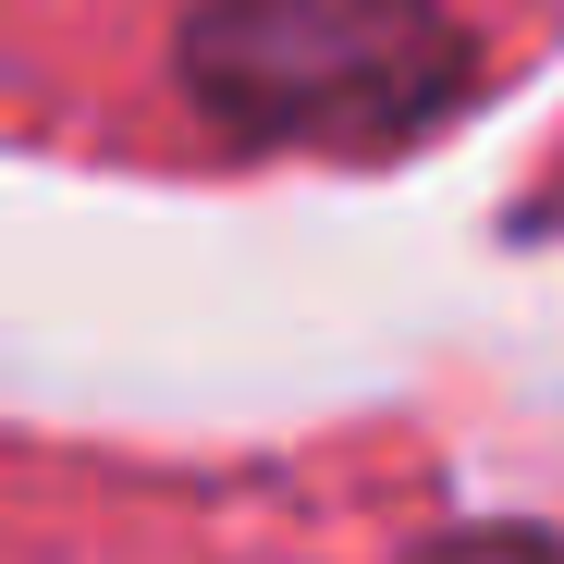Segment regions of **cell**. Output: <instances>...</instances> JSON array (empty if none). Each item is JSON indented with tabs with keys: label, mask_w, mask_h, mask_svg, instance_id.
I'll list each match as a JSON object with an SVG mask.
<instances>
[{
	"label": "cell",
	"mask_w": 564,
	"mask_h": 564,
	"mask_svg": "<svg viewBox=\"0 0 564 564\" xmlns=\"http://www.w3.org/2000/svg\"><path fill=\"white\" fill-rule=\"evenodd\" d=\"M184 86L234 148L381 160L466 99V25L442 0H209L184 25Z\"/></svg>",
	"instance_id": "6da1fadb"
},
{
	"label": "cell",
	"mask_w": 564,
	"mask_h": 564,
	"mask_svg": "<svg viewBox=\"0 0 564 564\" xmlns=\"http://www.w3.org/2000/svg\"><path fill=\"white\" fill-rule=\"evenodd\" d=\"M417 564H564V540H552V528H454V540H430Z\"/></svg>",
	"instance_id": "7a4b0ae2"
}]
</instances>
